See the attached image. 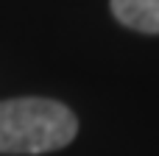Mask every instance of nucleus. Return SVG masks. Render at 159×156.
Wrapping results in <instances>:
<instances>
[{
	"label": "nucleus",
	"instance_id": "obj_2",
	"mask_svg": "<svg viewBox=\"0 0 159 156\" xmlns=\"http://www.w3.org/2000/svg\"><path fill=\"white\" fill-rule=\"evenodd\" d=\"M112 14L131 31L159 33V0H112Z\"/></svg>",
	"mask_w": 159,
	"mask_h": 156
},
{
	"label": "nucleus",
	"instance_id": "obj_1",
	"mask_svg": "<svg viewBox=\"0 0 159 156\" xmlns=\"http://www.w3.org/2000/svg\"><path fill=\"white\" fill-rule=\"evenodd\" d=\"M78 134V117L53 98L0 100V154L39 156L67 148Z\"/></svg>",
	"mask_w": 159,
	"mask_h": 156
}]
</instances>
